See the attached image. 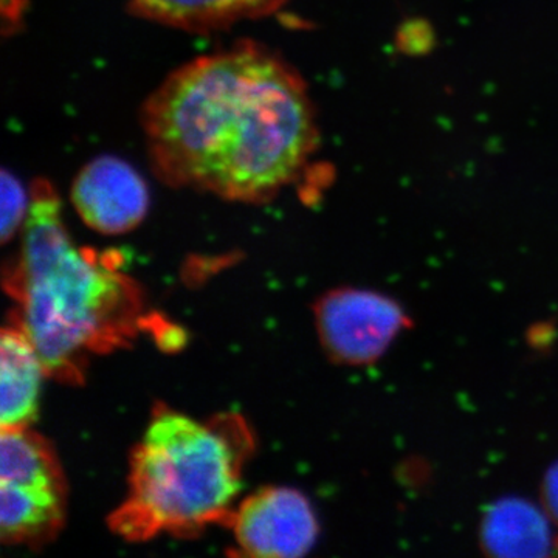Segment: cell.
<instances>
[{"label":"cell","instance_id":"1","mask_svg":"<svg viewBox=\"0 0 558 558\" xmlns=\"http://www.w3.org/2000/svg\"><path fill=\"white\" fill-rule=\"evenodd\" d=\"M154 171L222 199H271L317 146L306 84L284 61L244 44L175 70L143 106Z\"/></svg>","mask_w":558,"mask_h":558},{"label":"cell","instance_id":"2","mask_svg":"<svg viewBox=\"0 0 558 558\" xmlns=\"http://www.w3.org/2000/svg\"><path fill=\"white\" fill-rule=\"evenodd\" d=\"M31 196L9 282L21 306L17 325L31 337L47 376L75 381L87 355L123 347L134 336L142 299L112 253L73 244L60 197L47 180L35 182Z\"/></svg>","mask_w":558,"mask_h":558},{"label":"cell","instance_id":"3","mask_svg":"<svg viewBox=\"0 0 558 558\" xmlns=\"http://www.w3.org/2000/svg\"><path fill=\"white\" fill-rule=\"evenodd\" d=\"M250 449L240 417L201 422L179 411H157L131 459L130 490L113 512V531L142 542L229 519Z\"/></svg>","mask_w":558,"mask_h":558},{"label":"cell","instance_id":"4","mask_svg":"<svg viewBox=\"0 0 558 558\" xmlns=\"http://www.w3.org/2000/svg\"><path fill=\"white\" fill-rule=\"evenodd\" d=\"M230 519L238 548L250 557H303L318 537L310 499L295 488H263L245 498Z\"/></svg>","mask_w":558,"mask_h":558},{"label":"cell","instance_id":"5","mask_svg":"<svg viewBox=\"0 0 558 558\" xmlns=\"http://www.w3.org/2000/svg\"><path fill=\"white\" fill-rule=\"evenodd\" d=\"M400 325L402 314L392 301L362 290H337L317 306L323 347L341 362L359 365L379 357Z\"/></svg>","mask_w":558,"mask_h":558},{"label":"cell","instance_id":"6","mask_svg":"<svg viewBox=\"0 0 558 558\" xmlns=\"http://www.w3.org/2000/svg\"><path fill=\"white\" fill-rule=\"evenodd\" d=\"M70 199L87 227L110 236L137 229L149 208L145 180L128 161L112 156L83 167L73 180Z\"/></svg>","mask_w":558,"mask_h":558},{"label":"cell","instance_id":"7","mask_svg":"<svg viewBox=\"0 0 558 558\" xmlns=\"http://www.w3.org/2000/svg\"><path fill=\"white\" fill-rule=\"evenodd\" d=\"M64 513V481H0V537L5 545L49 542Z\"/></svg>","mask_w":558,"mask_h":558},{"label":"cell","instance_id":"8","mask_svg":"<svg viewBox=\"0 0 558 558\" xmlns=\"http://www.w3.org/2000/svg\"><path fill=\"white\" fill-rule=\"evenodd\" d=\"M47 376L31 337L20 325L0 337V427L28 428L38 416L40 385Z\"/></svg>","mask_w":558,"mask_h":558},{"label":"cell","instance_id":"9","mask_svg":"<svg viewBox=\"0 0 558 558\" xmlns=\"http://www.w3.org/2000/svg\"><path fill=\"white\" fill-rule=\"evenodd\" d=\"M130 3L145 20L186 32H209L241 21L259 20L275 13L286 0H130Z\"/></svg>","mask_w":558,"mask_h":558},{"label":"cell","instance_id":"10","mask_svg":"<svg viewBox=\"0 0 558 558\" xmlns=\"http://www.w3.org/2000/svg\"><path fill=\"white\" fill-rule=\"evenodd\" d=\"M486 542L498 554L534 556L548 545V529L531 506L519 501L505 502L488 517Z\"/></svg>","mask_w":558,"mask_h":558},{"label":"cell","instance_id":"11","mask_svg":"<svg viewBox=\"0 0 558 558\" xmlns=\"http://www.w3.org/2000/svg\"><path fill=\"white\" fill-rule=\"evenodd\" d=\"M32 196H28L24 185L16 174L3 170L0 174V236L2 242H9L24 229L31 209Z\"/></svg>","mask_w":558,"mask_h":558},{"label":"cell","instance_id":"12","mask_svg":"<svg viewBox=\"0 0 558 558\" xmlns=\"http://www.w3.org/2000/svg\"><path fill=\"white\" fill-rule=\"evenodd\" d=\"M546 494H548L549 508L558 519V470L550 473L548 480V492H546Z\"/></svg>","mask_w":558,"mask_h":558}]
</instances>
